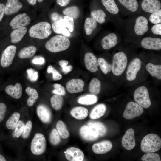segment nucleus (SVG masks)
Segmentation results:
<instances>
[{
  "label": "nucleus",
  "instance_id": "1",
  "mask_svg": "<svg viewBox=\"0 0 161 161\" xmlns=\"http://www.w3.org/2000/svg\"><path fill=\"white\" fill-rule=\"evenodd\" d=\"M72 39L61 34H56L50 37L47 41L44 47L47 50L53 53L64 51L71 46Z\"/></svg>",
  "mask_w": 161,
  "mask_h": 161
},
{
  "label": "nucleus",
  "instance_id": "2",
  "mask_svg": "<svg viewBox=\"0 0 161 161\" xmlns=\"http://www.w3.org/2000/svg\"><path fill=\"white\" fill-rule=\"evenodd\" d=\"M53 32L51 24L44 20L32 25L29 30L28 34L32 38L44 40L50 38Z\"/></svg>",
  "mask_w": 161,
  "mask_h": 161
},
{
  "label": "nucleus",
  "instance_id": "3",
  "mask_svg": "<svg viewBox=\"0 0 161 161\" xmlns=\"http://www.w3.org/2000/svg\"><path fill=\"white\" fill-rule=\"evenodd\" d=\"M140 147L142 151L144 152H156L161 147V139L155 134H149L143 138Z\"/></svg>",
  "mask_w": 161,
  "mask_h": 161
},
{
  "label": "nucleus",
  "instance_id": "4",
  "mask_svg": "<svg viewBox=\"0 0 161 161\" xmlns=\"http://www.w3.org/2000/svg\"><path fill=\"white\" fill-rule=\"evenodd\" d=\"M128 63V59L123 52H119L114 55L112 65V71L116 76L121 75L125 71Z\"/></svg>",
  "mask_w": 161,
  "mask_h": 161
},
{
  "label": "nucleus",
  "instance_id": "5",
  "mask_svg": "<svg viewBox=\"0 0 161 161\" xmlns=\"http://www.w3.org/2000/svg\"><path fill=\"white\" fill-rule=\"evenodd\" d=\"M31 21V17L26 12L22 13L15 16L11 19L8 25H5L2 28L8 27H9V28L13 30L18 28L27 26L30 24Z\"/></svg>",
  "mask_w": 161,
  "mask_h": 161
},
{
  "label": "nucleus",
  "instance_id": "6",
  "mask_svg": "<svg viewBox=\"0 0 161 161\" xmlns=\"http://www.w3.org/2000/svg\"><path fill=\"white\" fill-rule=\"evenodd\" d=\"M134 98L135 102L142 108L147 109L151 104L147 88L144 86L138 87L135 91Z\"/></svg>",
  "mask_w": 161,
  "mask_h": 161
},
{
  "label": "nucleus",
  "instance_id": "7",
  "mask_svg": "<svg viewBox=\"0 0 161 161\" xmlns=\"http://www.w3.org/2000/svg\"><path fill=\"white\" fill-rule=\"evenodd\" d=\"M46 148V140L44 136L41 133H36L31 142L32 152L35 155H40L44 153Z\"/></svg>",
  "mask_w": 161,
  "mask_h": 161
},
{
  "label": "nucleus",
  "instance_id": "8",
  "mask_svg": "<svg viewBox=\"0 0 161 161\" xmlns=\"http://www.w3.org/2000/svg\"><path fill=\"white\" fill-rule=\"evenodd\" d=\"M17 49L16 46L10 45L4 50L1 56L0 63L4 68L9 66L11 65L15 56Z\"/></svg>",
  "mask_w": 161,
  "mask_h": 161
},
{
  "label": "nucleus",
  "instance_id": "9",
  "mask_svg": "<svg viewBox=\"0 0 161 161\" xmlns=\"http://www.w3.org/2000/svg\"><path fill=\"white\" fill-rule=\"evenodd\" d=\"M144 110L141 106L133 102H129L123 113V116L126 119L131 120L140 116Z\"/></svg>",
  "mask_w": 161,
  "mask_h": 161
},
{
  "label": "nucleus",
  "instance_id": "10",
  "mask_svg": "<svg viewBox=\"0 0 161 161\" xmlns=\"http://www.w3.org/2000/svg\"><path fill=\"white\" fill-rule=\"evenodd\" d=\"M3 0L5 4V16H9L17 13L26 5L21 0Z\"/></svg>",
  "mask_w": 161,
  "mask_h": 161
},
{
  "label": "nucleus",
  "instance_id": "11",
  "mask_svg": "<svg viewBox=\"0 0 161 161\" xmlns=\"http://www.w3.org/2000/svg\"><path fill=\"white\" fill-rule=\"evenodd\" d=\"M142 65L141 60L137 58H134L129 63L126 72V78L129 81L134 80Z\"/></svg>",
  "mask_w": 161,
  "mask_h": 161
},
{
  "label": "nucleus",
  "instance_id": "12",
  "mask_svg": "<svg viewBox=\"0 0 161 161\" xmlns=\"http://www.w3.org/2000/svg\"><path fill=\"white\" fill-rule=\"evenodd\" d=\"M53 32L56 34H61L70 37L71 33L68 30L69 25L67 21L63 18L51 24Z\"/></svg>",
  "mask_w": 161,
  "mask_h": 161
},
{
  "label": "nucleus",
  "instance_id": "13",
  "mask_svg": "<svg viewBox=\"0 0 161 161\" xmlns=\"http://www.w3.org/2000/svg\"><path fill=\"white\" fill-rule=\"evenodd\" d=\"M148 20L145 16H140L135 20L134 31L136 34L139 36L143 35L148 30Z\"/></svg>",
  "mask_w": 161,
  "mask_h": 161
},
{
  "label": "nucleus",
  "instance_id": "14",
  "mask_svg": "<svg viewBox=\"0 0 161 161\" xmlns=\"http://www.w3.org/2000/svg\"><path fill=\"white\" fill-rule=\"evenodd\" d=\"M141 46L143 48L154 50L161 49V39L151 37L143 38L141 42Z\"/></svg>",
  "mask_w": 161,
  "mask_h": 161
},
{
  "label": "nucleus",
  "instance_id": "15",
  "mask_svg": "<svg viewBox=\"0 0 161 161\" xmlns=\"http://www.w3.org/2000/svg\"><path fill=\"white\" fill-rule=\"evenodd\" d=\"M61 12L63 16L72 18L75 23L76 21L78 20L80 18L81 14L80 6L75 4H72L64 8Z\"/></svg>",
  "mask_w": 161,
  "mask_h": 161
},
{
  "label": "nucleus",
  "instance_id": "16",
  "mask_svg": "<svg viewBox=\"0 0 161 161\" xmlns=\"http://www.w3.org/2000/svg\"><path fill=\"white\" fill-rule=\"evenodd\" d=\"M135 144L134 131L132 128H129L122 137V145L127 150H131L134 147Z\"/></svg>",
  "mask_w": 161,
  "mask_h": 161
},
{
  "label": "nucleus",
  "instance_id": "17",
  "mask_svg": "<svg viewBox=\"0 0 161 161\" xmlns=\"http://www.w3.org/2000/svg\"><path fill=\"white\" fill-rule=\"evenodd\" d=\"M84 61L87 69L92 72H95L98 70L97 59L92 52H88L84 56Z\"/></svg>",
  "mask_w": 161,
  "mask_h": 161
},
{
  "label": "nucleus",
  "instance_id": "18",
  "mask_svg": "<svg viewBox=\"0 0 161 161\" xmlns=\"http://www.w3.org/2000/svg\"><path fill=\"white\" fill-rule=\"evenodd\" d=\"M84 82L80 79H72L68 81L66 86L67 92L71 94L77 93L82 92L84 86Z\"/></svg>",
  "mask_w": 161,
  "mask_h": 161
},
{
  "label": "nucleus",
  "instance_id": "19",
  "mask_svg": "<svg viewBox=\"0 0 161 161\" xmlns=\"http://www.w3.org/2000/svg\"><path fill=\"white\" fill-rule=\"evenodd\" d=\"M65 154L66 159L69 161H82L84 157L83 152L79 148L75 147L68 148Z\"/></svg>",
  "mask_w": 161,
  "mask_h": 161
},
{
  "label": "nucleus",
  "instance_id": "20",
  "mask_svg": "<svg viewBox=\"0 0 161 161\" xmlns=\"http://www.w3.org/2000/svg\"><path fill=\"white\" fill-rule=\"evenodd\" d=\"M141 7L145 12L151 13L161 9V3L159 0H143Z\"/></svg>",
  "mask_w": 161,
  "mask_h": 161
},
{
  "label": "nucleus",
  "instance_id": "21",
  "mask_svg": "<svg viewBox=\"0 0 161 161\" xmlns=\"http://www.w3.org/2000/svg\"><path fill=\"white\" fill-rule=\"evenodd\" d=\"M37 115L40 120L44 123H49L52 119V115L49 108L44 104H40L36 108Z\"/></svg>",
  "mask_w": 161,
  "mask_h": 161
},
{
  "label": "nucleus",
  "instance_id": "22",
  "mask_svg": "<svg viewBox=\"0 0 161 161\" xmlns=\"http://www.w3.org/2000/svg\"><path fill=\"white\" fill-rule=\"evenodd\" d=\"M118 41V37L114 33H110L103 37L101 40V45L105 50H108L115 46Z\"/></svg>",
  "mask_w": 161,
  "mask_h": 161
},
{
  "label": "nucleus",
  "instance_id": "23",
  "mask_svg": "<svg viewBox=\"0 0 161 161\" xmlns=\"http://www.w3.org/2000/svg\"><path fill=\"white\" fill-rule=\"evenodd\" d=\"M112 148V142L109 140H104L93 145L92 149L94 153L102 154L109 152Z\"/></svg>",
  "mask_w": 161,
  "mask_h": 161
},
{
  "label": "nucleus",
  "instance_id": "24",
  "mask_svg": "<svg viewBox=\"0 0 161 161\" xmlns=\"http://www.w3.org/2000/svg\"><path fill=\"white\" fill-rule=\"evenodd\" d=\"M27 31V26L18 28L12 30L9 33L11 42L16 44L20 42L26 34Z\"/></svg>",
  "mask_w": 161,
  "mask_h": 161
},
{
  "label": "nucleus",
  "instance_id": "25",
  "mask_svg": "<svg viewBox=\"0 0 161 161\" xmlns=\"http://www.w3.org/2000/svg\"><path fill=\"white\" fill-rule=\"evenodd\" d=\"M80 133L84 140L89 141L95 140L99 137L97 134L88 126H82L80 129Z\"/></svg>",
  "mask_w": 161,
  "mask_h": 161
},
{
  "label": "nucleus",
  "instance_id": "26",
  "mask_svg": "<svg viewBox=\"0 0 161 161\" xmlns=\"http://www.w3.org/2000/svg\"><path fill=\"white\" fill-rule=\"evenodd\" d=\"M5 91L9 96L16 99H19L22 95V87L21 85L17 83L15 85H10L5 88Z\"/></svg>",
  "mask_w": 161,
  "mask_h": 161
},
{
  "label": "nucleus",
  "instance_id": "27",
  "mask_svg": "<svg viewBox=\"0 0 161 161\" xmlns=\"http://www.w3.org/2000/svg\"><path fill=\"white\" fill-rule=\"evenodd\" d=\"M97 25V23L93 18L87 17L85 20L83 27L84 32L87 36L92 35L95 31Z\"/></svg>",
  "mask_w": 161,
  "mask_h": 161
},
{
  "label": "nucleus",
  "instance_id": "28",
  "mask_svg": "<svg viewBox=\"0 0 161 161\" xmlns=\"http://www.w3.org/2000/svg\"><path fill=\"white\" fill-rule=\"evenodd\" d=\"M88 126L95 131L99 136L103 137L107 132V129L105 126L101 122L98 121H90L87 123Z\"/></svg>",
  "mask_w": 161,
  "mask_h": 161
},
{
  "label": "nucleus",
  "instance_id": "29",
  "mask_svg": "<svg viewBox=\"0 0 161 161\" xmlns=\"http://www.w3.org/2000/svg\"><path fill=\"white\" fill-rule=\"evenodd\" d=\"M89 112L88 109L82 106H77L73 108L70 111L71 115L78 120H83L88 116Z\"/></svg>",
  "mask_w": 161,
  "mask_h": 161
},
{
  "label": "nucleus",
  "instance_id": "30",
  "mask_svg": "<svg viewBox=\"0 0 161 161\" xmlns=\"http://www.w3.org/2000/svg\"><path fill=\"white\" fill-rule=\"evenodd\" d=\"M106 107L104 104L101 103L96 106L92 110L89 117L92 119L100 118L105 114Z\"/></svg>",
  "mask_w": 161,
  "mask_h": 161
},
{
  "label": "nucleus",
  "instance_id": "31",
  "mask_svg": "<svg viewBox=\"0 0 161 161\" xmlns=\"http://www.w3.org/2000/svg\"><path fill=\"white\" fill-rule=\"evenodd\" d=\"M37 50L36 47L33 45L24 47L19 51L18 57L21 59L30 58L35 55Z\"/></svg>",
  "mask_w": 161,
  "mask_h": 161
},
{
  "label": "nucleus",
  "instance_id": "32",
  "mask_svg": "<svg viewBox=\"0 0 161 161\" xmlns=\"http://www.w3.org/2000/svg\"><path fill=\"white\" fill-rule=\"evenodd\" d=\"M90 15L91 17L100 24H103L106 21V14L105 12L101 9L97 8L92 10L90 11Z\"/></svg>",
  "mask_w": 161,
  "mask_h": 161
},
{
  "label": "nucleus",
  "instance_id": "33",
  "mask_svg": "<svg viewBox=\"0 0 161 161\" xmlns=\"http://www.w3.org/2000/svg\"><path fill=\"white\" fill-rule=\"evenodd\" d=\"M145 68L152 76L159 80L161 79V65H155L148 63L146 65Z\"/></svg>",
  "mask_w": 161,
  "mask_h": 161
},
{
  "label": "nucleus",
  "instance_id": "34",
  "mask_svg": "<svg viewBox=\"0 0 161 161\" xmlns=\"http://www.w3.org/2000/svg\"><path fill=\"white\" fill-rule=\"evenodd\" d=\"M103 5L109 13L117 15L119 12V9L114 0H101Z\"/></svg>",
  "mask_w": 161,
  "mask_h": 161
},
{
  "label": "nucleus",
  "instance_id": "35",
  "mask_svg": "<svg viewBox=\"0 0 161 161\" xmlns=\"http://www.w3.org/2000/svg\"><path fill=\"white\" fill-rule=\"evenodd\" d=\"M25 92L29 96L27 100V104L28 106L31 107L36 102L38 98V92L36 89L30 87H27L26 89Z\"/></svg>",
  "mask_w": 161,
  "mask_h": 161
},
{
  "label": "nucleus",
  "instance_id": "36",
  "mask_svg": "<svg viewBox=\"0 0 161 161\" xmlns=\"http://www.w3.org/2000/svg\"><path fill=\"white\" fill-rule=\"evenodd\" d=\"M97 97L92 94H87L82 96L78 98V102L80 104L89 105L96 103L98 101Z\"/></svg>",
  "mask_w": 161,
  "mask_h": 161
},
{
  "label": "nucleus",
  "instance_id": "37",
  "mask_svg": "<svg viewBox=\"0 0 161 161\" xmlns=\"http://www.w3.org/2000/svg\"><path fill=\"white\" fill-rule=\"evenodd\" d=\"M101 83L100 81L96 78H94L90 81L89 85V91L94 95H97L100 92Z\"/></svg>",
  "mask_w": 161,
  "mask_h": 161
},
{
  "label": "nucleus",
  "instance_id": "38",
  "mask_svg": "<svg viewBox=\"0 0 161 161\" xmlns=\"http://www.w3.org/2000/svg\"><path fill=\"white\" fill-rule=\"evenodd\" d=\"M20 117V114L19 113H13L6 122V127L9 129H14L19 121Z\"/></svg>",
  "mask_w": 161,
  "mask_h": 161
},
{
  "label": "nucleus",
  "instance_id": "39",
  "mask_svg": "<svg viewBox=\"0 0 161 161\" xmlns=\"http://www.w3.org/2000/svg\"><path fill=\"white\" fill-rule=\"evenodd\" d=\"M120 3L129 11L134 12L138 8V3L137 0H118Z\"/></svg>",
  "mask_w": 161,
  "mask_h": 161
},
{
  "label": "nucleus",
  "instance_id": "40",
  "mask_svg": "<svg viewBox=\"0 0 161 161\" xmlns=\"http://www.w3.org/2000/svg\"><path fill=\"white\" fill-rule=\"evenodd\" d=\"M57 130L60 136L62 138L66 139L69 135V132L64 123L62 121H58L56 124Z\"/></svg>",
  "mask_w": 161,
  "mask_h": 161
},
{
  "label": "nucleus",
  "instance_id": "41",
  "mask_svg": "<svg viewBox=\"0 0 161 161\" xmlns=\"http://www.w3.org/2000/svg\"><path fill=\"white\" fill-rule=\"evenodd\" d=\"M50 102L52 107L55 110H58L63 106L64 100L61 95L55 94L51 98Z\"/></svg>",
  "mask_w": 161,
  "mask_h": 161
},
{
  "label": "nucleus",
  "instance_id": "42",
  "mask_svg": "<svg viewBox=\"0 0 161 161\" xmlns=\"http://www.w3.org/2000/svg\"><path fill=\"white\" fill-rule=\"evenodd\" d=\"M97 62L98 66L104 74H107L112 71V65L103 58H99L97 59Z\"/></svg>",
  "mask_w": 161,
  "mask_h": 161
},
{
  "label": "nucleus",
  "instance_id": "43",
  "mask_svg": "<svg viewBox=\"0 0 161 161\" xmlns=\"http://www.w3.org/2000/svg\"><path fill=\"white\" fill-rule=\"evenodd\" d=\"M54 1L55 0H37L38 10L47 11Z\"/></svg>",
  "mask_w": 161,
  "mask_h": 161
},
{
  "label": "nucleus",
  "instance_id": "44",
  "mask_svg": "<svg viewBox=\"0 0 161 161\" xmlns=\"http://www.w3.org/2000/svg\"><path fill=\"white\" fill-rule=\"evenodd\" d=\"M143 161H160V155L157 153L154 152L147 153L141 158Z\"/></svg>",
  "mask_w": 161,
  "mask_h": 161
},
{
  "label": "nucleus",
  "instance_id": "45",
  "mask_svg": "<svg viewBox=\"0 0 161 161\" xmlns=\"http://www.w3.org/2000/svg\"><path fill=\"white\" fill-rule=\"evenodd\" d=\"M49 140L50 143L53 145H58L61 141L60 136L55 129H53L52 131L49 136Z\"/></svg>",
  "mask_w": 161,
  "mask_h": 161
},
{
  "label": "nucleus",
  "instance_id": "46",
  "mask_svg": "<svg viewBox=\"0 0 161 161\" xmlns=\"http://www.w3.org/2000/svg\"><path fill=\"white\" fill-rule=\"evenodd\" d=\"M149 21L154 24L161 23V9L151 13L149 18Z\"/></svg>",
  "mask_w": 161,
  "mask_h": 161
},
{
  "label": "nucleus",
  "instance_id": "47",
  "mask_svg": "<svg viewBox=\"0 0 161 161\" xmlns=\"http://www.w3.org/2000/svg\"><path fill=\"white\" fill-rule=\"evenodd\" d=\"M59 64L62 68V71L65 74H67L71 72L73 67L72 65L68 66L69 61L66 60H62L59 61Z\"/></svg>",
  "mask_w": 161,
  "mask_h": 161
},
{
  "label": "nucleus",
  "instance_id": "48",
  "mask_svg": "<svg viewBox=\"0 0 161 161\" xmlns=\"http://www.w3.org/2000/svg\"><path fill=\"white\" fill-rule=\"evenodd\" d=\"M47 72L52 74V79L54 80H61L62 78V75L56 69L51 65L49 66L47 69Z\"/></svg>",
  "mask_w": 161,
  "mask_h": 161
},
{
  "label": "nucleus",
  "instance_id": "49",
  "mask_svg": "<svg viewBox=\"0 0 161 161\" xmlns=\"http://www.w3.org/2000/svg\"><path fill=\"white\" fill-rule=\"evenodd\" d=\"M25 124L21 121H19L15 128L14 132V135L17 138H18L23 131L25 127Z\"/></svg>",
  "mask_w": 161,
  "mask_h": 161
},
{
  "label": "nucleus",
  "instance_id": "50",
  "mask_svg": "<svg viewBox=\"0 0 161 161\" xmlns=\"http://www.w3.org/2000/svg\"><path fill=\"white\" fill-rule=\"evenodd\" d=\"M53 87L54 89L52 90V92L53 93L61 96L64 95L66 94L65 89L61 84L55 83L53 85Z\"/></svg>",
  "mask_w": 161,
  "mask_h": 161
},
{
  "label": "nucleus",
  "instance_id": "51",
  "mask_svg": "<svg viewBox=\"0 0 161 161\" xmlns=\"http://www.w3.org/2000/svg\"><path fill=\"white\" fill-rule=\"evenodd\" d=\"M32 123L31 121L29 120L27 122L22 134V136L23 138L26 139L29 137L32 129Z\"/></svg>",
  "mask_w": 161,
  "mask_h": 161
},
{
  "label": "nucleus",
  "instance_id": "52",
  "mask_svg": "<svg viewBox=\"0 0 161 161\" xmlns=\"http://www.w3.org/2000/svg\"><path fill=\"white\" fill-rule=\"evenodd\" d=\"M29 79L32 81H36L38 78V72L32 68L27 69L26 71Z\"/></svg>",
  "mask_w": 161,
  "mask_h": 161
},
{
  "label": "nucleus",
  "instance_id": "53",
  "mask_svg": "<svg viewBox=\"0 0 161 161\" xmlns=\"http://www.w3.org/2000/svg\"><path fill=\"white\" fill-rule=\"evenodd\" d=\"M63 18L65 19L67 22L69 26V30L71 34L74 32L75 29V22L74 19L69 16H63Z\"/></svg>",
  "mask_w": 161,
  "mask_h": 161
},
{
  "label": "nucleus",
  "instance_id": "54",
  "mask_svg": "<svg viewBox=\"0 0 161 161\" xmlns=\"http://www.w3.org/2000/svg\"><path fill=\"white\" fill-rule=\"evenodd\" d=\"M63 15L61 13L57 11H53L51 12L49 16V19L52 23L59 19L63 18Z\"/></svg>",
  "mask_w": 161,
  "mask_h": 161
},
{
  "label": "nucleus",
  "instance_id": "55",
  "mask_svg": "<svg viewBox=\"0 0 161 161\" xmlns=\"http://www.w3.org/2000/svg\"><path fill=\"white\" fill-rule=\"evenodd\" d=\"M76 0H55L57 6L61 7H65L71 5V3Z\"/></svg>",
  "mask_w": 161,
  "mask_h": 161
},
{
  "label": "nucleus",
  "instance_id": "56",
  "mask_svg": "<svg viewBox=\"0 0 161 161\" xmlns=\"http://www.w3.org/2000/svg\"><path fill=\"white\" fill-rule=\"evenodd\" d=\"M27 6H31L35 10H38L37 0H21Z\"/></svg>",
  "mask_w": 161,
  "mask_h": 161
},
{
  "label": "nucleus",
  "instance_id": "57",
  "mask_svg": "<svg viewBox=\"0 0 161 161\" xmlns=\"http://www.w3.org/2000/svg\"><path fill=\"white\" fill-rule=\"evenodd\" d=\"M152 32L154 34L161 35V23L154 24L151 28Z\"/></svg>",
  "mask_w": 161,
  "mask_h": 161
},
{
  "label": "nucleus",
  "instance_id": "58",
  "mask_svg": "<svg viewBox=\"0 0 161 161\" xmlns=\"http://www.w3.org/2000/svg\"><path fill=\"white\" fill-rule=\"evenodd\" d=\"M7 110L6 105L3 103H0V123L3 120Z\"/></svg>",
  "mask_w": 161,
  "mask_h": 161
},
{
  "label": "nucleus",
  "instance_id": "59",
  "mask_svg": "<svg viewBox=\"0 0 161 161\" xmlns=\"http://www.w3.org/2000/svg\"><path fill=\"white\" fill-rule=\"evenodd\" d=\"M5 4L3 0L0 1V24H1L5 16Z\"/></svg>",
  "mask_w": 161,
  "mask_h": 161
},
{
  "label": "nucleus",
  "instance_id": "60",
  "mask_svg": "<svg viewBox=\"0 0 161 161\" xmlns=\"http://www.w3.org/2000/svg\"><path fill=\"white\" fill-rule=\"evenodd\" d=\"M45 62V58L41 56L36 57L32 60V63L35 64L42 65L44 64Z\"/></svg>",
  "mask_w": 161,
  "mask_h": 161
},
{
  "label": "nucleus",
  "instance_id": "61",
  "mask_svg": "<svg viewBox=\"0 0 161 161\" xmlns=\"http://www.w3.org/2000/svg\"><path fill=\"white\" fill-rule=\"evenodd\" d=\"M6 159L2 155L0 154V161H6Z\"/></svg>",
  "mask_w": 161,
  "mask_h": 161
}]
</instances>
